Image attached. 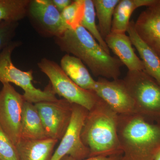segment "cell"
<instances>
[{
	"instance_id": "cell-1",
	"label": "cell",
	"mask_w": 160,
	"mask_h": 160,
	"mask_svg": "<svg viewBox=\"0 0 160 160\" xmlns=\"http://www.w3.org/2000/svg\"><path fill=\"white\" fill-rule=\"evenodd\" d=\"M54 39L62 51L81 60L96 77L112 80L119 78L122 63L107 53L83 26L68 29Z\"/></svg>"
},
{
	"instance_id": "cell-2",
	"label": "cell",
	"mask_w": 160,
	"mask_h": 160,
	"mask_svg": "<svg viewBox=\"0 0 160 160\" xmlns=\"http://www.w3.org/2000/svg\"><path fill=\"white\" fill-rule=\"evenodd\" d=\"M118 135L122 155L120 160H154L160 150V121L141 115H118Z\"/></svg>"
},
{
	"instance_id": "cell-3",
	"label": "cell",
	"mask_w": 160,
	"mask_h": 160,
	"mask_svg": "<svg viewBox=\"0 0 160 160\" xmlns=\"http://www.w3.org/2000/svg\"><path fill=\"white\" fill-rule=\"evenodd\" d=\"M118 114L100 98L88 112L81 139L90 152L89 157L122 156L118 135Z\"/></svg>"
},
{
	"instance_id": "cell-4",
	"label": "cell",
	"mask_w": 160,
	"mask_h": 160,
	"mask_svg": "<svg viewBox=\"0 0 160 160\" xmlns=\"http://www.w3.org/2000/svg\"><path fill=\"white\" fill-rule=\"evenodd\" d=\"M21 45L19 42H12L0 52V82L2 84L13 83L24 92L23 96L26 102L36 104L43 102H53L58 100L51 84L44 90L33 86L32 70L23 71L12 63L11 55L13 50Z\"/></svg>"
},
{
	"instance_id": "cell-5",
	"label": "cell",
	"mask_w": 160,
	"mask_h": 160,
	"mask_svg": "<svg viewBox=\"0 0 160 160\" xmlns=\"http://www.w3.org/2000/svg\"><path fill=\"white\" fill-rule=\"evenodd\" d=\"M134 102L135 112L160 121V86L144 71H128L123 79Z\"/></svg>"
},
{
	"instance_id": "cell-6",
	"label": "cell",
	"mask_w": 160,
	"mask_h": 160,
	"mask_svg": "<svg viewBox=\"0 0 160 160\" xmlns=\"http://www.w3.org/2000/svg\"><path fill=\"white\" fill-rule=\"evenodd\" d=\"M38 66L49 78L56 94L69 102L82 106L89 111L99 99L95 92L86 90L77 85L54 61L42 59Z\"/></svg>"
},
{
	"instance_id": "cell-7",
	"label": "cell",
	"mask_w": 160,
	"mask_h": 160,
	"mask_svg": "<svg viewBox=\"0 0 160 160\" xmlns=\"http://www.w3.org/2000/svg\"><path fill=\"white\" fill-rule=\"evenodd\" d=\"M89 110L79 105L73 104L72 115L68 129L61 142L53 152L51 160H60L69 155L77 160L89 158V149L81 139V132Z\"/></svg>"
},
{
	"instance_id": "cell-8",
	"label": "cell",
	"mask_w": 160,
	"mask_h": 160,
	"mask_svg": "<svg viewBox=\"0 0 160 160\" xmlns=\"http://www.w3.org/2000/svg\"><path fill=\"white\" fill-rule=\"evenodd\" d=\"M25 100L10 83L3 84L0 91V126L14 145L21 139V122Z\"/></svg>"
},
{
	"instance_id": "cell-9",
	"label": "cell",
	"mask_w": 160,
	"mask_h": 160,
	"mask_svg": "<svg viewBox=\"0 0 160 160\" xmlns=\"http://www.w3.org/2000/svg\"><path fill=\"white\" fill-rule=\"evenodd\" d=\"M73 104L64 99L35 104L47 137L62 138L71 121Z\"/></svg>"
},
{
	"instance_id": "cell-10",
	"label": "cell",
	"mask_w": 160,
	"mask_h": 160,
	"mask_svg": "<svg viewBox=\"0 0 160 160\" xmlns=\"http://www.w3.org/2000/svg\"><path fill=\"white\" fill-rule=\"evenodd\" d=\"M27 14L46 35L58 37L69 29L51 0L30 1Z\"/></svg>"
},
{
	"instance_id": "cell-11",
	"label": "cell",
	"mask_w": 160,
	"mask_h": 160,
	"mask_svg": "<svg viewBox=\"0 0 160 160\" xmlns=\"http://www.w3.org/2000/svg\"><path fill=\"white\" fill-rule=\"evenodd\" d=\"M93 91L118 115L135 112L134 101L123 79L98 78Z\"/></svg>"
},
{
	"instance_id": "cell-12",
	"label": "cell",
	"mask_w": 160,
	"mask_h": 160,
	"mask_svg": "<svg viewBox=\"0 0 160 160\" xmlns=\"http://www.w3.org/2000/svg\"><path fill=\"white\" fill-rule=\"evenodd\" d=\"M134 26L140 38L160 58V0L140 13Z\"/></svg>"
},
{
	"instance_id": "cell-13",
	"label": "cell",
	"mask_w": 160,
	"mask_h": 160,
	"mask_svg": "<svg viewBox=\"0 0 160 160\" xmlns=\"http://www.w3.org/2000/svg\"><path fill=\"white\" fill-rule=\"evenodd\" d=\"M105 41L128 71H144V64L135 52L131 40L126 33L111 32Z\"/></svg>"
},
{
	"instance_id": "cell-14",
	"label": "cell",
	"mask_w": 160,
	"mask_h": 160,
	"mask_svg": "<svg viewBox=\"0 0 160 160\" xmlns=\"http://www.w3.org/2000/svg\"><path fill=\"white\" fill-rule=\"evenodd\" d=\"M134 23L133 21L129 22L127 30L129 37L144 64V71L160 86V58L139 36L135 29Z\"/></svg>"
},
{
	"instance_id": "cell-15",
	"label": "cell",
	"mask_w": 160,
	"mask_h": 160,
	"mask_svg": "<svg viewBox=\"0 0 160 160\" xmlns=\"http://www.w3.org/2000/svg\"><path fill=\"white\" fill-rule=\"evenodd\" d=\"M58 140L20 139L16 146L19 160H51Z\"/></svg>"
},
{
	"instance_id": "cell-16",
	"label": "cell",
	"mask_w": 160,
	"mask_h": 160,
	"mask_svg": "<svg viewBox=\"0 0 160 160\" xmlns=\"http://www.w3.org/2000/svg\"><path fill=\"white\" fill-rule=\"evenodd\" d=\"M20 136V139L42 140L48 138L35 104L26 101L23 106Z\"/></svg>"
},
{
	"instance_id": "cell-17",
	"label": "cell",
	"mask_w": 160,
	"mask_h": 160,
	"mask_svg": "<svg viewBox=\"0 0 160 160\" xmlns=\"http://www.w3.org/2000/svg\"><path fill=\"white\" fill-rule=\"evenodd\" d=\"M60 66L78 86L86 90H94L96 81L93 79L86 66L79 59L66 54L61 59Z\"/></svg>"
},
{
	"instance_id": "cell-18",
	"label": "cell",
	"mask_w": 160,
	"mask_h": 160,
	"mask_svg": "<svg viewBox=\"0 0 160 160\" xmlns=\"http://www.w3.org/2000/svg\"><path fill=\"white\" fill-rule=\"evenodd\" d=\"M156 0H120L115 9L111 32L126 33L133 12L141 7L151 6Z\"/></svg>"
},
{
	"instance_id": "cell-19",
	"label": "cell",
	"mask_w": 160,
	"mask_h": 160,
	"mask_svg": "<svg viewBox=\"0 0 160 160\" xmlns=\"http://www.w3.org/2000/svg\"><path fill=\"white\" fill-rule=\"evenodd\" d=\"M120 0H92L96 15L98 20V29L105 38L111 32L112 18L116 6Z\"/></svg>"
},
{
	"instance_id": "cell-20",
	"label": "cell",
	"mask_w": 160,
	"mask_h": 160,
	"mask_svg": "<svg viewBox=\"0 0 160 160\" xmlns=\"http://www.w3.org/2000/svg\"><path fill=\"white\" fill-rule=\"evenodd\" d=\"M30 0H0V22H18L27 15Z\"/></svg>"
},
{
	"instance_id": "cell-21",
	"label": "cell",
	"mask_w": 160,
	"mask_h": 160,
	"mask_svg": "<svg viewBox=\"0 0 160 160\" xmlns=\"http://www.w3.org/2000/svg\"><path fill=\"white\" fill-rule=\"evenodd\" d=\"M96 16L95 10L92 0H84V13L80 25L89 32L104 50L110 54V49L101 35L97 26Z\"/></svg>"
},
{
	"instance_id": "cell-22",
	"label": "cell",
	"mask_w": 160,
	"mask_h": 160,
	"mask_svg": "<svg viewBox=\"0 0 160 160\" xmlns=\"http://www.w3.org/2000/svg\"><path fill=\"white\" fill-rule=\"evenodd\" d=\"M84 10V0H75L72 1L61 14L69 29H75L81 24Z\"/></svg>"
},
{
	"instance_id": "cell-23",
	"label": "cell",
	"mask_w": 160,
	"mask_h": 160,
	"mask_svg": "<svg viewBox=\"0 0 160 160\" xmlns=\"http://www.w3.org/2000/svg\"><path fill=\"white\" fill-rule=\"evenodd\" d=\"M0 160H19L16 146L1 126Z\"/></svg>"
},
{
	"instance_id": "cell-24",
	"label": "cell",
	"mask_w": 160,
	"mask_h": 160,
	"mask_svg": "<svg viewBox=\"0 0 160 160\" xmlns=\"http://www.w3.org/2000/svg\"><path fill=\"white\" fill-rule=\"evenodd\" d=\"M18 26V22L0 23V52L12 42Z\"/></svg>"
},
{
	"instance_id": "cell-25",
	"label": "cell",
	"mask_w": 160,
	"mask_h": 160,
	"mask_svg": "<svg viewBox=\"0 0 160 160\" xmlns=\"http://www.w3.org/2000/svg\"><path fill=\"white\" fill-rule=\"evenodd\" d=\"M122 156H97L89 157L82 160H77L73 158L69 155L63 157L60 160H120Z\"/></svg>"
},
{
	"instance_id": "cell-26",
	"label": "cell",
	"mask_w": 160,
	"mask_h": 160,
	"mask_svg": "<svg viewBox=\"0 0 160 160\" xmlns=\"http://www.w3.org/2000/svg\"><path fill=\"white\" fill-rule=\"evenodd\" d=\"M52 2L55 6L56 8L60 12L66 9L67 6H69L72 1L70 0H51Z\"/></svg>"
},
{
	"instance_id": "cell-27",
	"label": "cell",
	"mask_w": 160,
	"mask_h": 160,
	"mask_svg": "<svg viewBox=\"0 0 160 160\" xmlns=\"http://www.w3.org/2000/svg\"><path fill=\"white\" fill-rule=\"evenodd\" d=\"M154 160H160V150L156 156Z\"/></svg>"
}]
</instances>
